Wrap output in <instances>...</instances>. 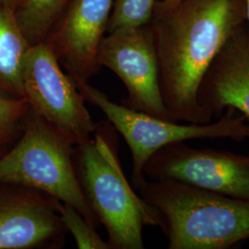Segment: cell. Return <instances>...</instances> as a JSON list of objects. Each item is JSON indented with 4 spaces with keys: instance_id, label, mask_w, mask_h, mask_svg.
Instances as JSON below:
<instances>
[{
    "instance_id": "4",
    "label": "cell",
    "mask_w": 249,
    "mask_h": 249,
    "mask_svg": "<svg viewBox=\"0 0 249 249\" xmlns=\"http://www.w3.org/2000/svg\"><path fill=\"white\" fill-rule=\"evenodd\" d=\"M74 145L31 109L18 140L0 156V184L42 191L73 206L95 228L98 219L84 195Z\"/></svg>"
},
{
    "instance_id": "13",
    "label": "cell",
    "mask_w": 249,
    "mask_h": 249,
    "mask_svg": "<svg viewBox=\"0 0 249 249\" xmlns=\"http://www.w3.org/2000/svg\"><path fill=\"white\" fill-rule=\"evenodd\" d=\"M73 0H20L15 9L18 26L31 46L44 44Z\"/></svg>"
},
{
    "instance_id": "9",
    "label": "cell",
    "mask_w": 249,
    "mask_h": 249,
    "mask_svg": "<svg viewBox=\"0 0 249 249\" xmlns=\"http://www.w3.org/2000/svg\"><path fill=\"white\" fill-rule=\"evenodd\" d=\"M61 202L42 191L0 184V249H58L68 233Z\"/></svg>"
},
{
    "instance_id": "15",
    "label": "cell",
    "mask_w": 249,
    "mask_h": 249,
    "mask_svg": "<svg viewBox=\"0 0 249 249\" xmlns=\"http://www.w3.org/2000/svg\"><path fill=\"white\" fill-rule=\"evenodd\" d=\"M59 216L68 231L71 233L80 249H111L107 241L103 240L95 227L71 205L62 203L59 206Z\"/></svg>"
},
{
    "instance_id": "18",
    "label": "cell",
    "mask_w": 249,
    "mask_h": 249,
    "mask_svg": "<svg viewBox=\"0 0 249 249\" xmlns=\"http://www.w3.org/2000/svg\"><path fill=\"white\" fill-rule=\"evenodd\" d=\"M18 139L0 137V156L8 151L9 148L13 145V142H15Z\"/></svg>"
},
{
    "instance_id": "10",
    "label": "cell",
    "mask_w": 249,
    "mask_h": 249,
    "mask_svg": "<svg viewBox=\"0 0 249 249\" xmlns=\"http://www.w3.org/2000/svg\"><path fill=\"white\" fill-rule=\"evenodd\" d=\"M114 0H73L45 40L74 82H88L101 67L100 44L107 32Z\"/></svg>"
},
{
    "instance_id": "19",
    "label": "cell",
    "mask_w": 249,
    "mask_h": 249,
    "mask_svg": "<svg viewBox=\"0 0 249 249\" xmlns=\"http://www.w3.org/2000/svg\"><path fill=\"white\" fill-rule=\"evenodd\" d=\"M0 3L5 4L10 8L15 9L18 5V0H0Z\"/></svg>"
},
{
    "instance_id": "8",
    "label": "cell",
    "mask_w": 249,
    "mask_h": 249,
    "mask_svg": "<svg viewBox=\"0 0 249 249\" xmlns=\"http://www.w3.org/2000/svg\"><path fill=\"white\" fill-rule=\"evenodd\" d=\"M143 172L150 180H177L249 202V155L180 142L154 153Z\"/></svg>"
},
{
    "instance_id": "7",
    "label": "cell",
    "mask_w": 249,
    "mask_h": 249,
    "mask_svg": "<svg viewBox=\"0 0 249 249\" xmlns=\"http://www.w3.org/2000/svg\"><path fill=\"white\" fill-rule=\"evenodd\" d=\"M97 61L124 83L127 97L122 105L135 111L174 121L165 108L151 27L118 29L108 33L99 46Z\"/></svg>"
},
{
    "instance_id": "17",
    "label": "cell",
    "mask_w": 249,
    "mask_h": 249,
    "mask_svg": "<svg viewBox=\"0 0 249 249\" xmlns=\"http://www.w3.org/2000/svg\"><path fill=\"white\" fill-rule=\"evenodd\" d=\"M181 0H156L154 5V11L164 12L175 8Z\"/></svg>"
},
{
    "instance_id": "6",
    "label": "cell",
    "mask_w": 249,
    "mask_h": 249,
    "mask_svg": "<svg viewBox=\"0 0 249 249\" xmlns=\"http://www.w3.org/2000/svg\"><path fill=\"white\" fill-rule=\"evenodd\" d=\"M23 98L30 109L74 146L87 142L97 129L85 100L45 45L31 46L22 73Z\"/></svg>"
},
{
    "instance_id": "1",
    "label": "cell",
    "mask_w": 249,
    "mask_h": 249,
    "mask_svg": "<svg viewBox=\"0 0 249 249\" xmlns=\"http://www.w3.org/2000/svg\"><path fill=\"white\" fill-rule=\"evenodd\" d=\"M246 21V0H181L168 11L153 10L149 25L160 92L174 121H213L198 103L199 87L216 55Z\"/></svg>"
},
{
    "instance_id": "11",
    "label": "cell",
    "mask_w": 249,
    "mask_h": 249,
    "mask_svg": "<svg viewBox=\"0 0 249 249\" xmlns=\"http://www.w3.org/2000/svg\"><path fill=\"white\" fill-rule=\"evenodd\" d=\"M198 103L213 120L231 107L249 121V25L237 30L206 72Z\"/></svg>"
},
{
    "instance_id": "2",
    "label": "cell",
    "mask_w": 249,
    "mask_h": 249,
    "mask_svg": "<svg viewBox=\"0 0 249 249\" xmlns=\"http://www.w3.org/2000/svg\"><path fill=\"white\" fill-rule=\"evenodd\" d=\"M159 217L169 249H227L249 239V202L177 180L137 189Z\"/></svg>"
},
{
    "instance_id": "3",
    "label": "cell",
    "mask_w": 249,
    "mask_h": 249,
    "mask_svg": "<svg viewBox=\"0 0 249 249\" xmlns=\"http://www.w3.org/2000/svg\"><path fill=\"white\" fill-rule=\"evenodd\" d=\"M114 127L97 124L94 138L74 147L75 166L89 207L111 249H143V226H159L156 212L129 186L114 146Z\"/></svg>"
},
{
    "instance_id": "21",
    "label": "cell",
    "mask_w": 249,
    "mask_h": 249,
    "mask_svg": "<svg viewBox=\"0 0 249 249\" xmlns=\"http://www.w3.org/2000/svg\"><path fill=\"white\" fill-rule=\"evenodd\" d=\"M19 2H20V0H18V3H19Z\"/></svg>"
},
{
    "instance_id": "5",
    "label": "cell",
    "mask_w": 249,
    "mask_h": 249,
    "mask_svg": "<svg viewBox=\"0 0 249 249\" xmlns=\"http://www.w3.org/2000/svg\"><path fill=\"white\" fill-rule=\"evenodd\" d=\"M75 84L84 100L99 108L114 129L124 138L132 156L131 181L136 189L147 180L143 172L147 161L168 144L196 139H230L236 142L249 139V120L231 107L226 108L217 121L181 124L114 103L89 82Z\"/></svg>"
},
{
    "instance_id": "20",
    "label": "cell",
    "mask_w": 249,
    "mask_h": 249,
    "mask_svg": "<svg viewBox=\"0 0 249 249\" xmlns=\"http://www.w3.org/2000/svg\"><path fill=\"white\" fill-rule=\"evenodd\" d=\"M246 8H247V20L249 22V0H246Z\"/></svg>"
},
{
    "instance_id": "14",
    "label": "cell",
    "mask_w": 249,
    "mask_h": 249,
    "mask_svg": "<svg viewBox=\"0 0 249 249\" xmlns=\"http://www.w3.org/2000/svg\"><path fill=\"white\" fill-rule=\"evenodd\" d=\"M156 0H114L107 33L150 22Z\"/></svg>"
},
{
    "instance_id": "12",
    "label": "cell",
    "mask_w": 249,
    "mask_h": 249,
    "mask_svg": "<svg viewBox=\"0 0 249 249\" xmlns=\"http://www.w3.org/2000/svg\"><path fill=\"white\" fill-rule=\"evenodd\" d=\"M30 48L15 9L0 3V94L23 98L22 73Z\"/></svg>"
},
{
    "instance_id": "16",
    "label": "cell",
    "mask_w": 249,
    "mask_h": 249,
    "mask_svg": "<svg viewBox=\"0 0 249 249\" xmlns=\"http://www.w3.org/2000/svg\"><path fill=\"white\" fill-rule=\"evenodd\" d=\"M29 110L26 99L0 94V137L18 139Z\"/></svg>"
}]
</instances>
